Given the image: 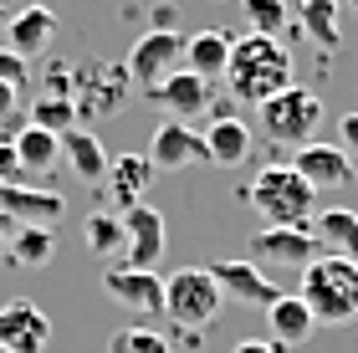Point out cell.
Listing matches in <instances>:
<instances>
[{
  "label": "cell",
  "instance_id": "6da1fadb",
  "mask_svg": "<svg viewBox=\"0 0 358 353\" xmlns=\"http://www.w3.org/2000/svg\"><path fill=\"white\" fill-rule=\"evenodd\" d=\"M225 98L241 108H262L266 98L292 87V52L276 36H256L246 31L241 41H231V62H225Z\"/></svg>",
  "mask_w": 358,
  "mask_h": 353
},
{
  "label": "cell",
  "instance_id": "7a4b0ae2",
  "mask_svg": "<svg viewBox=\"0 0 358 353\" xmlns=\"http://www.w3.org/2000/svg\"><path fill=\"white\" fill-rule=\"evenodd\" d=\"M307 312L317 317V328H343L358 317V261H348V256H333L322 251L313 256V261L302 266V292Z\"/></svg>",
  "mask_w": 358,
  "mask_h": 353
},
{
  "label": "cell",
  "instance_id": "3957f363",
  "mask_svg": "<svg viewBox=\"0 0 358 353\" xmlns=\"http://www.w3.org/2000/svg\"><path fill=\"white\" fill-rule=\"evenodd\" d=\"M241 200L262 215V226H307L317 210V189L302 180L292 164H266L256 180L241 189Z\"/></svg>",
  "mask_w": 358,
  "mask_h": 353
},
{
  "label": "cell",
  "instance_id": "277c9868",
  "mask_svg": "<svg viewBox=\"0 0 358 353\" xmlns=\"http://www.w3.org/2000/svg\"><path fill=\"white\" fill-rule=\"evenodd\" d=\"M220 287L210 277V266H179L164 277V317L179 333H200L220 317Z\"/></svg>",
  "mask_w": 358,
  "mask_h": 353
},
{
  "label": "cell",
  "instance_id": "5b68a950",
  "mask_svg": "<svg viewBox=\"0 0 358 353\" xmlns=\"http://www.w3.org/2000/svg\"><path fill=\"white\" fill-rule=\"evenodd\" d=\"M256 118H262V134L271 143H282V149H302V143L317 138V123H322V98L313 87H297L292 82L287 92H276L256 108Z\"/></svg>",
  "mask_w": 358,
  "mask_h": 353
},
{
  "label": "cell",
  "instance_id": "8992f818",
  "mask_svg": "<svg viewBox=\"0 0 358 353\" xmlns=\"http://www.w3.org/2000/svg\"><path fill=\"white\" fill-rule=\"evenodd\" d=\"M128 92H134V82H128V72L118 62H83V67H72V108H77V118L123 113Z\"/></svg>",
  "mask_w": 358,
  "mask_h": 353
},
{
  "label": "cell",
  "instance_id": "52a82bcc",
  "mask_svg": "<svg viewBox=\"0 0 358 353\" xmlns=\"http://www.w3.org/2000/svg\"><path fill=\"white\" fill-rule=\"evenodd\" d=\"M313 256H322V240L313 231V220H307V226H262L246 240V261H256V266H292V271H302Z\"/></svg>",
  "mask_w": 358,
  "mask_h": 353
},
{
  "label": "cell",
  "instance_id": "ba28073f",
  "mask_svg": "<svg viewBox=\"0 0 358 353\" xmlns=\"http://www.w3.org/2000/svg\"><path fill=\"white\" fill-rule=\"evenodd\" d=\"M179 57H185V36L179 31H143L134 41V52H128V62H123V72L138 92H149L179 67Z\"/></svg>",
  "mask_w": 358,
  "mask_h": 353
},
{
  "label": "cell",
  "instance_id": "9c48e42d",
  "mask_svg": "<svg viewBox=\"0 0 358 353\" xmlns=\"http://www.w3.org/2000/svg\"><path fill=\"white\" fill-rule=\"evenodd\" d=\"M123 261L118 266H134V271H154L159 256L169 246V231H164V215L154 210L149 200L134 205V210H123Z\"/></svg>",
  "mask_w": 358,
  "mask_h": 353
},
{
  "label": "cell",
  "instance_id": "30bf717a",
  "mask_svg": "<svg viewBox=\"0 0 358 353\" xmlns=\"http://www.w3.org/2000/svg\"><path fill=\"white\" fill-rule=\"evenodd\" d=\"M103 292L113 302H123L128 312H138L143 323H149V317H164V277H159V271L113 266V271H103Z\"/></svg>",
  "mask_w": 358,
  "mask_h": 353
},
{
  "label": "cell",
  "instance_id": "8fae6325",
  "mask_svg": "<svg viewBox=\"0 0 358 353\" xmlns=\"http://www.w3.org/2000/svg\"><path fill=\"white\" fill-rule=\"evenodd\" d=\"M292 169L302 174L307 185L317 189H348L353 185V174H358V164L338 149V143H322V138H313V143H302V149H292Z\"/></svg>",
  "mask_w": 358,
  "mask_h": 353
},
{
  "label": "cell",
  "instance_id": "7c38bea8",
  "mask_svg": "<svg viewBox=\"0 0 358 353\" xmlns=\"http://www.w3.org/2000/svg\"><path fill=\"white\" fill-rule=\"evenodd\" d=\"M52 343V317H46L31 297L0 302V348L10 353H41Z\"/></svg>",
  "mask_w": 358,
  "mask_h": 353
},
{
  "label": "cell",
  "instance_id": "4fadbf2b",
  "mask_svg": "<svg viewBox=\"0 0 358 353\" xmlns=\"http://www.w3.org/2000/svg\"><path fill=\"white\" fill-rule=\"evenodd\" d=\"M149 159L154 169H189V164H210V154H205V138L194 134V128L185 118H164L154 128V138H149Z\"/></svg>",
  "mask_w": 358,
  "mask_h": 353
},
{
  "label": "cell",
  "instance_id": "5bb4252c",
  "mask_svg": "<svg viewBox=\"0 0 358 353\" xmlns=\"http://www.w3.org/2000/svg\"><path fill=\"white\" fill-rule=\"evenodd\" d=\"M210 277H215L220 297L251 302V308H266V302L276 297V282L256 261H246V256H236V261H210Z\"/></svg>",
  "mask_w": 358,
  "mask_h": 353
},
{
  "label": "cell",
  "instance_id": "9a60e30c",
  "mask_svg": "<svg viewBox=\"0 0 358 353\" xmlns=\"http://www.w3.org/2000/svg\"><path fill=\"white\" fill-rule=\"evenodd\" d=\"M108 200H113V210H134V205L149 200V185H154V164L143 154H118V159H108Z\"/></svg>",
  "mask_w": 358,
  "mask_h": 353
},
{
  "label": "cell",
  "instance_id": "2e32d148",
  "mask_svg": "<svg viewBox=\"0 0 358 353\" xmlns=\"http://www.w3.org/2000/svg\"><path fill=\"white\" fill-rule=\"evenodd\" d=\"M210 98H215L210 82H205V77H194V72H185V67H174L159 87H149V103L164 108L169 118H194V113H205Z\"/></svg>",
  "mask_w": 358,
  "mask_h": 353
},
{
  "label": "cell",
  "instance_id": "e0dca14e",
  "mask_svg": "<svg viewBox=\"0 0 358 353\" xmlns=\"http://www.w3.org/2000/svg\"><path fill=\"white\" fill-rule=\"evenodd\" d=\"M52 36H57V15L46 6H21L15 15H6V46L26 62L41 57L46 46H52Z\"/></svg>",
  "mask_w": 358,
  "mask_h": 353
},
{
  "label": "cell",
  "instance_id": "ac0fdd59",
  "mask_svg": "<svg viewBox=\"0 0 358 353\" xmlns=\"http://www.w3.org/2000/svg\"><path fill=\"white\" fill-rule=\"evenodd\" d=\"M266 328H271V343H282V348H297L307 343L317 333V317L307 312V302L297 292H276L266 302Z\"/></svg>",
  "mask_w": 358,
  "mask_h": 353
},
{
  "label": "cell",
  "instance_id": "d6986e66",
  "mask_svg": "<svg viewBox=\"0 0 358 353\" xmlns=\"http://www.w3.org/2000/svg\"><path fill=\"white\" fill-rule=\"evenodd\" d=\"M0 210L15 226H52L62 215V195L57 189H31V185H0Z\"/></svg>",
  "mask_w": 358,
  "mask_h": 353
},
{
  "label": "cell",
  "instance_id": "ffe728a7",
  "mask_svg": "<svg viewBox=\"0 0 358 353\" xmlns=\"http://www.w3.org/2000/svg\"><path fill=\"white\" fill-rule=\"evenodd\" d=\"M225 62H231V36H225V31L205 26V31H194V36H185V57H179V67H185V72L215 82V77L225 72Z\"/></svg>",
  "mask_w": 358,
  "mask_h": 353
},
{
  "label": "cell",
  "instance_id": "44dd1931",
  "mask_svg": "<svg viewBox=\"0 0 358 353\" xmlns=\"http://www.w3.org/2000/svg\"><path fill=\"white\" fill-rule=\"evenodd\" d=\"M205 154H210V164H220V169H236V164H246V159H251V128L246 123H241L236 113L231 118H215V123H210L205 128Z\"/></svg>",
  "mask_w": 358,
  "mask_h": 353
},
{
  "label": "cell",
  "instance_id": "7402d4cb",
  "mask_svg": "<svg viewBox=\"0 0 358 353\" xmlns=\"http://www.w3.org/2000/svg\"><path fill=\"white\" fill-rule=\"evenodd\" d=\"M62 154H67L72 174L87 180V185H97L108 174V149H103V138H97L92 128H67V134H62Z\"/></svg>",
  "mask_w": 358,
  "mask_h": 353
},
{
  "label": "cell",
  "instance_id": "603a6c76",
  "mask_svg": "<svg viewBox=\"0 0 358 353\" xmlns=\"http://www.w3.org/2000/svg\"><path fill=\"white\" fill-rule=\"evenodd\" d=\"M10 143H15V154H21V169H26V174H52V169L62 164V138L46 134V128H36V123L15 128Z\"/></svg>",
  "mask_w": 358,
  "mask_h": 353
},
{
  "label": "cell",
  "instance_id": "cb8c5ba5",
  "mask_svg": "<svg viewBox=\"0 0 358 353\" xmlns=\"http://www.w3.org/2000/svg\"><path fill=\"white\" fill-rule=\"evenodd\" d=\"M313 231L322 240V251L333 256H348V261H358V215L343 210V205H333V210L313 215Z\"/></svg>",
  "mask_w": 358,
  "mask_h": 353
},
{
  "label": "cell",
  "instance_id": "d4e9b609",
  "mask_svg": "<svg viewBox=\"0 0 358 353\" xmlns=\"http://www.w3.org/2000/svg\"><path fill=\"white\" fill-rule=\"evenodd\" d=\"M343 6L338 0H302V36H313L322 52H333V46H343Z\"/></svg>",
  "mask_w": 358,
  "mask_h": 353
},
{
  "label": "cell",
  "instance_id": "484cf974",
  "mask_svg": "<svg viewBox=\"0 0 358 353\" xmlns=\"http://www.w3.org/2000/svg\"><path fill=\"white\" fill-rule=\"evenodd\" d=\"M6 256L15 266H26V271H36V266H46L57 256V231L52 226H21L10 236V246H6Z\"/></svg>",
  "mask_w": 358,
  "mask_h": 353
},
{
  "label": "cell",
  "instance_id": "4316f807",
  "mask_svg": "<svg viewBox=\"0 0 358 353\" xmlns=\"http://www.w3.org/2000/svg\"><path fill=\"white\" fill-rule=\"evenodd\" d=\"M83 231H87V251L97 256V261L123 256V220H118V210H92L83 220Z\"/></svg>",
  "mask_w": 358,
  "mask_h": 353
},
{
  "label": "cell",
  "instance_id": "83f0119b",
  "mask_svg": "<svg viewBox=\"0 0 358 353\" xmlns=\"http://www.w3.org/2000/svg\"><path fill=\"white\" fill-rule=\"evenodd\" d=\"M26 123H36V128H46V134H67V128H77V108H72V98H41L31 103V113H26Z\"/></svg>",
  "mask_w": 358,
  "mask_h": 353
},
{
  "label": "cell",
  "instance_id": "f1b7e54d",
  "mask_svg": "<svg viewBox=\"0 0 358 353\" xmlns=\"http://www.w3.org/2000/svg\"><path fill=\"white\" fill-rule=\"evenodd\" d=\"M241 15H246V26L256 31V36H276V31L292 26L287 0H241Z\"/></svg>",
  "mask_w": 358,
  "mask_h": 353
},
{
  "label": "cell",
  "instance_id": "f546056e",
  "mask_svg": "<svg viewBox=\"0 0 358 353\" xmlns=\"http://www.w3.org/2000/svg\"><path fill=\"white\" fill-rule=\"evenodd\" d=\"M108 353H174V348H169V338H159L149 323H138V328H118L113 333Z\"/></svg>",
  "mask_w": 358,
  "mask_h": 353
},
{
  "label": "cell",
  "instance_id": "4dcf8cb0",
  "mask_svg": "<svg viewBox=\"0 0 358 353\" xmlns=\"http://www.w3.org/2000/svg\"><path fill=\"white\" fill-rule=\"evenodd\" d=\"M0 128H26V108L15 82H0Z\"/></svg>",
  "mask_w": 358,
  "mask_h": 353
},
{
  "label": "cell",
  "instance_id": "1f68e13d",
  "mask_svg": "<svg viewBox=\"0 0 358 353\" xmlns=\"http://www.w3.org/2000/svg\"><path fill=\"white\" fill-rule=\"evenodd\" d=\"M0 185H26L21 154H15V143H10V138H0Z\"/></svg>",
  "mask_w": 358,
  "mask_h": 353
},
{
  "label": "cell",
  "instance_id": "d6a6232c",
  "mask_svg": "<svg viewBox=\"0 0 358 353\" xmlns=\"http://www.w3.org/2000/svg\"><path fill=\"white\" fill-rule=\"evenodd\" d=\"M26 77H31V62H26V57H15L10 46H0V82L26 87Z\"/></svg>",
  "mask_w": 358,
  "mask_h": 353
},
{
  "label": "cell",
  "instance_id": "836d02e7",
  "mask_svg": "<svg viewBox=\"0 0 358 353\" xmlns=\"http://www.w3.org/2000/svg\"><path fill=\"white\" fill-rule=\"evenodd\" d=\"M338 149L358 164V113H343V118H338Z\"/></svg>",
  "mask_w": 358,
  "mask_h": 353
},
{
  "label": "cell",
  "instance_id": "e575fe53",
  "mask_svg": "<svg viewBox=\"0 0 358 353\" xmlns=\"http://www.w3.org/2000/svg\"><path fill=\"white\" fill-rule=\"evenodd\" d=\"M174 26H179V6H169V0L149 6V31H174Z\"/></svg>",
  "mask_w": 358,
  "mask_h": 353
},
{
  "label": "cell",
  "instance_id": "d590c367",
  "mask_svg": "<svg viewBox=\"0 0 358 353\" xmlns=\"http://www.w3.org/2000/svg\"><path fill=\"white\" fill-rule=\"evenodd\" d=\"M231 353H282V343H271V338H241Z\"/></svg>",
  "mask_w": 358,
  "mask_h": 353
},
{
  "label": "cell",
  "instance_id": "8d00e7d4",
  "mask_svg": "<svg viewBox=\"0 0 358 353\" xmlns=\"http://www.w3.org/2000/svg\"><path fill=\"white\" fill-rule=\"evenodd\" d=\"M15 231H21V226H15V220L0 210V256H6V246H10V236H15Z\"/></svg>",
  "mask_w": 358,
  "mask_h": 353
},
{
  "label": "cell",
  "instance_id": "74e56055",
  "mask_svg": "<svg viewBox=\"0 0 358 353\" xmlns=\"http://www.w3.org/2000/svg\"><path fill=\"white\" fill-rule=\"evenodd\" d=\"M0 31H6V6H0Z\"/></svg>",
  "mask_w": 358,
  "mask_h": 353
},
{
  "label": "cell",
  "instance_id": "f35d334b",
  "mask_svg": "<svg viewBox=\"0 0 358 353\" xmlns=\"http://www.w3.org/2000/svg\"><path fill=\"white\" fill-rule=\"evenodd\" d=\"M348 6H353V10H358V0H348Z\"/></svg>",
  "mask_w": 358,
  "mask_h": 353
},
{
  "label": "cell",
  "instance_id": "ab89813d",
  "mask_svg": "<svg viewBox=\"0 0 358 353\" xmlns=\"http://www.w3.org/2000/svg\"><path fill=\"white\" fill-rule=\"evenodd\" d=\"M0 353H10V348H0Z\"/></svg>",
  "mask_w": 358,
  "mask_h": 353
}]
</instances>
